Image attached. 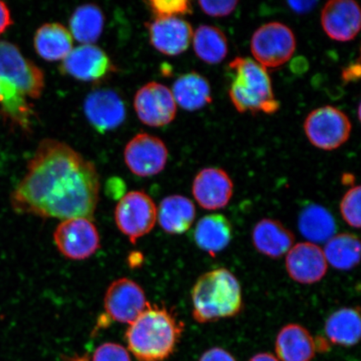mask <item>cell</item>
<instances>
[{
    "mask_svg": "<svg viewBox=\"0 0 361 361\" xmlns=\"http://www.w3.org/2000/svg\"><path fill=\"white\" fill-rule=\"evenodd\" d=\"M200 361H236L233 356L222 348H212L202 355Z\"/></svg>",
    "mask_w": 361,
    "mask_h": 361,
    "instance_id": "836d02e7",
    "label": "cell"
},
{
    "mask_svg": "<svg viewBox=\"0 0 361 361\" xmlns=\"http://www.w3.org/2000/svg\"><path fill=\"white\" fill-rule=\"evenodd\" d=\"M233 184L228 174L221 169H202L192 183V194L198 204L206 210L224 209L231 200Z\"/></svg>",
    "mask_w": 361,
    "mask_h": 361,
    "instance_id": "2e32d148",
    "label": "cell"
},
{
    "mask_svg": "<svg viewBox=\"0 0 361 361\" xmlns=\"http://www.w3.org/2000/svg\"><path fill=\"white\" fill-rule=\"evenodd\" d=\"M192 40L196 55L207 64H219L228 55V39L223 31L215 26L198 27L193 34Z\"/></svg>",
    "mask_w": 361,
    "mask_h": 361,
    "instance_id": "83f0119b",
    "label": "cell"
},
{
    "mask_svg": "<svg viewBox=\"0 0 361 361\" xmlns=\"http://www.w3.org/2000/svg\"><path fill=\"white\" fill-rule=\"evenodd\" d=\"M103 13L94 4H84L76 8L70 19L72 37L82 44H93L101 37L104 28Z\"/></svg>",
    "mask_w": 361,
    "mask_h": 361,
    "instance_id": "4316f807",
    "label": "cell"
},
{
    "mask_svg": "<svg viewBox=\"0 0 361 361\" xmlns=\"http://www.w3.org/2000/svg\"><path fill=\"white\" fill-rule=\"evenodd\" d=\"M126 166L139 177H152L165 169L169 151L161 139L147 133L134 137L124 151Z\"/></svg>",
    "mask_w": 361,
    "mask_h": 361,
    "instance_id": "30bf717a",
    "label": "cell"
},
{
    "mask_svg": "<svg viewBox=\"0 0 361 361\" xmlns=\"http://www.w3.org/2000/svg\"><path fill=\"white\" fill-rule=\"evenodd\" d=\"M54 240L62 255L71 260L87 259L100 247L96 226L84 218L63 221L54 233Z\"/></svg>",
    "mask_w": 361,
    "mask_h": 361,
    "instance_id": "9c48e42d",
    "label": "cell"
},
{
    "mask_svg": "<svg viewBox=\"0 0 361 361\" xmlns=\"http://www.w3.org/2000/svg\"><path fill=\"white\" fill-rule=\"evenodd\" d=\"M194 238L202 250L215 255L229 245L233 238V227L222 214L203 216L196 226Z\"/></svg>",
    "mask_w": 361,
    "mask_h": 361,
    "instance_id": "7402d4cb",
    "label": "cell"
},
{
    "mask_svg": "<svg viewBox=\"0 0 361 361\" xmlns=\"http://www.w3.org/2000/svg\"><path fill=\"white\" fill-rule=\"evenodd\" d=\"M351 128L348 116L331 106L310 112L304 125L307 137L312 145L326 151L335 150L348 141Z\"/></svg>",
    "mask_w": 361,
    "mask_h": 361,
    "instance_id": "52a82bcc",
    "label": "cell"
},
{
    "mask_svg": "<svg viewBox=\"0 0 361 361\" xmlns=\"http://www.w3.org/2000/svg\"><path fill=\"white\" fill-rule=\"evenodd\" d=\"M252 243L260 254L271 259H279L293 247L295 236L277 220L265 219L255 225Z\"/></svg>",
    "mask_w": 361,
    "mask_h": 361,
    "instance_id": "d6986e66",
    "label": "cell"
},
{
    "mask_svg": "<svg viewBox=\"0 0 361 361\" xmlns=\"http://www.w3.org/2000/svg\"><path fill=\"white\" fill-rule=\"evenodd\" d=\"M184 331L173 311L147 303L126 332L128 349L139 361H164L173 354Z\"/></svg>",
    "mask_w": 361,
    "mask_h": 361,
    "instance_id": "3957f363",
    "label": "cell"
},
{
    "mask_svg": "<svg viewBox=\"0 0 361 361\" xmlns=\"http://www.w3.org/2000/svg\"><path fill=\"white\" fill-rule=\"evenodd\" d=\"M360 78V63L356 64L350 65L346 68L342 72V78L346 82H350V81L358 80Z\"/></svg>",
    "mask_w": 361,
    "mask_h": 361,
    "instance_id": "d590c367",
    "label": "cell"
},
{
    "mask_svg": "<svg viewBox=\"0 0 361 361\" xmlns=\"http://www.w3.org/2000/svg\"><path fill=\"white\" fill-rule=\"evenodd\" d=\"M115 219L120 231L135 243L154 228L157 209L146 192L133 191L126 194L117 203Z\"/></svg>",
    "mask_w": 361,
    "mask_h": 361,
    "instance_id": "ba28073f",
    "label": "cell"
},
{
    "mask_svg": "<svg viewBox=\"0 0 361 361\" xmlns=\"http://www.w3.org/2000/svg\"><path fill=\"white\" fill-rule=\"evenodd\" d=\"M100 192L96 166L67 144H39L25 177L11 194L13 210L43 219L93 220Z\"/></svg>",
    "mask_w": 361,
    "mask_h": 361,
    "instance_id": "6da1fadb",
    "label": "cell"
},
{
    "mask_svg": "<svg viewBox=\"0 0 361 361\" xmlns=\"http://www.w3.org/2000/svg\"><path fill=\"white\" fill-rule=\"evenodd\" d=\"M286 266L288 275L303 284L317 283L326 274L328 265L324 252L314 243H297L287 252Z\"/></svg>",
    "mask_w": 361,
    "mask_h": 361,
    "instance_id": "5bb4252c",
    "label": "cell"
},
{
    "mask_svg": "<svg viewBox=\"0 0 361 361\" xmlns=\"http://www.w3.org/2000/svg\"><path fill=\"white\" fill-rule=\"evenodd\" d=\"M61 69L75 79L84 81L100 80L111 69L106 52L94 44H82L72 49L63 60Z\"/></svg>",
    "mask_w": 361,
    "mask_h": 361,
    "instance_id": "ac0fdd59",
    "label": "cell"
},
{
    "mask_svg": "<svg viewBox=\"0 0 361 361\" xmlns=\"http://www.w3.org/2000/svg\"><path fill=\"white\" fill-rule=\"evenodd\" d=\"M324 329L333 344L345 347L357 344L361 334L359 308H343L336 311L327 319Z\"/></svg>",
    "mask_w": 361,
    "mask_h": 361,
    "instance_id": "d4e9b609",
    "label": "cell"
},
{
    "mask_svg": "<svg viewBox=\"0 0 361 361\" xmlns=\"http://www.w3.org/2000/svg\"><path fill=\"white\" fill-rule=\"evenodd\" d=\"M198 4L206 15L213 17H224L231 15L235 11L238 1L237 0H220V1H200Z\"/></svg>",
    "mask_w": 361,
    "mask_h": 361,
    "instance_id": "d6a6232c",
    "label": "cell"
},
{
    "mask_svg": "<svg viewBox=\"0 0 361 361\" xmlns=\"http://www.w3.org/2000/svg\"><path fill=\"white\" fill-rule=\"evenodd\" d=\"M298 224L302 235L314 245L328 242L336 231L335 219L327 209L317 204L302 210Z\"/></svg>",
    "mask_w": 361,
    "mask_h": 361,
    "instance_id": "484cf974",
    "label": "cell"
},
{
    "mask_svg": "<svg viewBox=\"0 0 361 361\" xmlns=\"http://www.w3.org/2000/svg\"><path fill=\"white\" fill-rule=\"evenodd\" d=\"M13 25L10 8L4 2L0 1V35Z\"/></svg>",
    "mask_w": 361,
    "mask_h": 361,
    "instance_id": "e575fe53",
    "label": "cell"
},
{
    "mask_svg": "<svg viewBox=\"0 0 361 361\" xmlns=\"http://www.w3.org/2000/svg\"><path fill=\"white\" fill-rule=\"evenodd\" d=\"M275 350L281 361H311L316 345L311 334L297 324H290L279 332Z\"/></svg>",
    "mask_w": 361,
    "mask_h": 361,
    "instance_id": "ffe728a7",
    "label": "cell"
},
{
    "mask_svg": "<svg viewBox=\"0 0 361 361\" xmlns=\"http://www.w3.org/2000/svg\"><path fill=\"white\" fill-rule=\"evenodd\" d=\"M233 80L229 97L238 112L273 114L279 108L267 70L250 58L237 57L230 63Z\"/></svg>",
    "mask_w": 361,
    "mask_h": 361,
    "instance_id": "5b68a950",
    "label": "cell"
},
{
    "mask_svg": "<svg viewBox=\"0 0 361 361\" xmlns=\"http://www.w3.org/2000/svg\"><path fill=\"white\" fill-rule=\"evenodd\" d=\"M44 75L15 44L0 40V112L12 123L29 129L34 115L30 101L42 96Z\"/></svg>",
    "mask_w": 361,
    "mask_h": 361,
    "instance_id": "7a4b0ae2",
    "label": "cell"
},
{
    "mask_svg": "<svg viewBox=\"0 0 361 361\" xmlns=\"http://www.w3.org/2000/svg\"><path fill=\"white\" fill-rule=\"evenodd\" d=\"M147 303L142 287L126 278L112 282L104 298L106 314L114 322L129 324L142 313Z\"/></svg>",
    "mask_w": 361,
    "mask_h": 361,
    "instance_id": "7c38bea8",
    "label": "cell"
},
{
    "mask_svg": "<svg viewBox=\"0 0 361 361\" xmlns=\"http://www.w3.org/2000/svg\"><path fill=\"white\" fill-rule=\"evenodd\" d=\"M134 107L140 121L153 128L171 123L177 113V104L171 90L157 82L148 83L138 90Z\"/></svg>",
    "mask_w": 361,
    "mask_h": 361,
    "instance_id": "8fae6325",
    "label": "cell"
},
{
    "mask_svg": "<svg viewBox=\"0 0 361 361\" xmlns=\"http://www.w3.org/2000/svg\"><path fill=\"white\" fill-rule=\"evenodd\" d=\"M296 49V39L290 27L271 22L259 27L251 39V51L256 62L267 68H277L290 60Z\"/></svg>",
    "mask_w": 361,
    "mask_h": 361,
    "instance_id": "8992f818",
    "label": "cell"
},
{
    "mask_svg": "<svg viewBox=\"0 0 361 361\" xmlns=\"http://www.w3.org/2000/svg\"><path fill=\"white\" fill-rule=\"evenodd\" d=\"M173 96L176 104L186 111H197L212 102L211 87L202 75L191 72L175 81Z\"/></svg>",
    "mask_w": 361,
    "mask_h": 361,
    "instance_id": "cb8c5ba5",
    "label": "cell"
},
{
    "mask_svg": "<svg viewBox=\"0 0 361 361\" xmlns=\"http://www.w3.org/2000/svg\"><path fill=\"white\" fill-rule=\"evenodd\" d=\"M343 219L350 227H360V187H352L343 197L341 202Z\"/></svg>",
    "mask_w": 361,
    "mask_h": 361,
    "instance_id": "f546056e",
    "label": "cell"
},
{
    "mask_svg": "<svg viewBox=\"0 0 361 361\" xmlns=\"http://www.w3.org/2000/svg\"><path fill=\"white\" fill-rule=\"evenodd\" d=\"M147 27L153 47L166 56L186 51L192 40V25L179 17L156 18Z\"/></svg>",
    "mask_w": 361,
    "mask_h": 361,
    "instance_id": "9a60e30c",
    "label": "cell"
},
{
    "mask_svg": "<svg viewBox=\"0 0 361 361\" xmlns=\"http://www.w3.org/2000/svg\"><path fill=\"white\" fill-rule=\"evenodd\" d=\"M196 216V209L189 198L171 195L164 198L157 209L158 222L166 233L182 234L191 228Z\"/></svg>",
    "mask_w": 361,
    "mask_h": 361,
    "instance_id": "603a6c76",
    "label": "cell"
},
{
    "mask_svg": "<svg viewBox=\"0 0 361 361\" xmlns=\"http://www.w3.org/2000/svg\"><path fill=\"white\" fill-rule=\"evenodd\" d=\"M355 177L352 174L343 175L342 183L345 185H350L354 183Z\"/></svg>",
    "mask_w": 361,
    "mask_h": 361,
    "instance_id": "f35d334b",
    "label": "cell"
},
{
    "mask_svg": "<svg viewBox=\"0 0 361 361\" xmlns=\"http://www.w3.org/2000/svg\"><path fill=\"white\" fill-rule=\"evenodd\" d=\"M250 361H279V360L272 354L259 353L252 356Z\"/></svg>",
    "mask_w": 361,
    "mask_h": 361,
    "instance_id": "74e56055",
    "label": "cell"
},
{
    "mask_svg": "<svg viewBox=\"0 0 361 361\" xmlns=\"http://www.w3.org/2000/svg\"><path fill=\"white\" fill-rule=\"evenodd\" d=\"M324 32L336 42L354 39L360 32L361 11L353 0H331L326 4L322 13Z\"/></svg>",
    "mask_w": 361,
    "mask_h": 361,
    "instance_id": "4fadbf2b",
    "label": "cell"
},
{
    "mask_svg": "<svg viewBox=\"0 0 361 361\" xmlns=\"http://www.w3.org/2000/svg\"><path fill=\"white\" fill-rule=\"evenodd\" d=\"M192 317L201 324L232 318L243 309L240 283L224 268L198 278L192 290Z\"/></svg>",
    "mask_w": 361,
    "mask_h": 361,
    "instance_id": "277c9868",
    "label": "cell"
},
{
    "mask_svg": "<svg viewBox=\"0 0 361 361\" xmlns=\"http://www.w3.org/2000/svg\"><path fill=\"white\" fill-rule=\"evenodd\" d=\"M293 11L296 13L308 12L315 6L314 1H290L288 2Z\"/></svg>",
    "mask_w": 361,
    "mask_h": 361,
    "instance_id": "8d00e7d4",
    "label": "cell"
},
{
    "mask_svg": "<svg viewBox=\"0 0 361 361\" xmlns=\"http://www.w3.org/2000/svg\"><path fill=\"white\" fill-rule=\"evenodd\" d=\"M71 361H132L128 350L116 343H105L94 350L92 359L72 358Z\"/></svg>",
    "mask_w": 361,
    "mask_h": 361,
    "instance_id": "1f68e13d",
    "label": "cell"
},
{
    "mask_svg": "<svg viewBox=\"0 0 361 361\" xmlns=\"http://www.w3.org/2000/svg\"><path fill=\"white\" fill-rule=\"evenodd\" d=\"M360 243L354 234H337L327 242L323 250L324 257L332 267L340 270H350L360 262Z\"/></svg>",
    "mask_w": 361,
    "mask_h": 361,
    "instance_id": "f1b7e54d",
    "label": "cell"
},
{
    "mask_svg": "<svg viewBox=\"0 0 361 361\" xmlns=\"http://www.w3.org/2000/svg\"><path fill=\"white\" fill-rule=\"evenodd\" d=\"M84 111L89 123L101 133L118 128L126 118L124 103L111 90L90 93L84 103Z\"/></svg>",
    "mask_w": 361,
    "mask_h": 361,
    "instance_id": "e0dca14e",
    "label": "cell"
},
{
    "mask_svg": "<svg viewBox=\"0 0 361 361\" xmlns=\"http://www.w3.org/2000/svg\"><path fill=\"white\" fill-rule=\"evenodd\" d=\"M34 44L36 52L48 61H63L73 49V37L59 23H49L36 31Z\"/></svg>",
    "mask_w": 361,
    "mask_h": 361,
    "instance_id": "44dd1931",
    "label": "cell"
},
{
    "mask_svg": "<svg viewBox=\"0 0 361 361\" xmlns=\"http://www.w3.org/2000/svg\"><path fill=\"white\" fill-rule=\"evenodd\" d=\"M147 4L156 18L178 17L192 11L187 0H152Z\"/></svg>",
    "mask_w": 361,
    "mask_h": 361,
    "instance_id": "4dcf8cb0",
    "label": "cell"
}]
</instances>
